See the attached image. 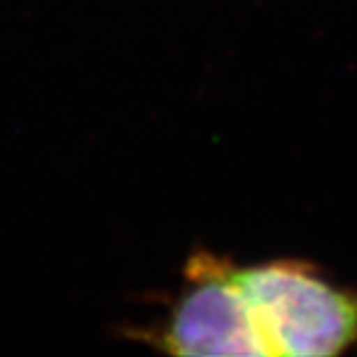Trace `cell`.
<instances>
[{
    "label": "cell",
    "instance_id": "6da1fadb",
    "mask_svg": "<svg viewBox=\"0 0 357 357\" xmlns=\"http://www.w3.org/2000/svg\"><path fill=\"white\" fill-rule=\"evenodd\" d=\"M271 357H327L357 342V295L303 265L280 261L233 269Z\"/></svg>",
    "mask_w": 357,
    "mask_h": 357
},
{
    "label": "cell",
    "instance_id": "7a4b0ae2",
    "mask_svg": "<svg viewBox=\"0 0 357 357\" xmlns=\"http://www.w3.org/2000/svg\"><path fill=\"white\" fill-rule=\"evenodd\" d=\"M192 289L174 305L164 351L185 357H271L263 331L233 269L196 259Z\"/></svg>",
    "mask_w": 357,
    "mask_h": 357
}]
</instances>
